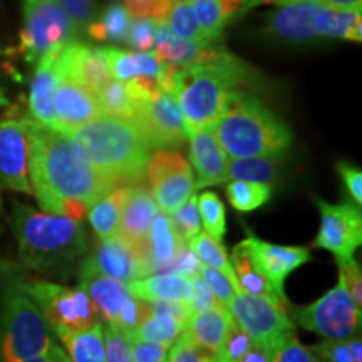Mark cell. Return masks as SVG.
I'll return each instance as SVG.
<instances>
[{
	"label": "cell",
	"instance_id": "cell-9",
	"mask_svg": "<svg viewBox=\"0 0 362 362\" xmlns=\"http://www.w3.org/2000/svg\"><path fill=\"white\" fill-rule=\"evenodd\" d=\"M74 33V22L59 0H24V27L17 51L34 64L45 54L62 51Z\"/></svg>",
	"mask_w": 362,
	"mask_h": 362
},
{
	"label": "cell",
	"instance_id": "cell-27",
	"mask_svg": "<svg viewBox=\"0 0 362 362\" xmlns=\"http://www.w3.org/2000/svg\"><path fill=\"white\" fill-rule=\"evenodd\" d=\"M126 287L131 296L144 302L170 300L187 304L189 297V279L175 274H153L136 279Z\"/></svg>",
	"mask_w": 362,
	"mask_h": 362
},
{
	"label": "cell",
	"instance_id": "cell-58",
	"mask_svg": "<svg viewBox=\"0 0 362 362\" xmlns=\"http://www.w3.org/2000/svg\"><path fill=\"white\" fill-rule=\"evenodd\" d=\"M128 6L129 16L136 17V19H146L149 17V11H151V0H124Z\"/></svg>",
	"mask_w": 362,
	"mask_h": 362
},
{
	"label": "cell",
	"instance_id": "cell-64",
	"mask_svg": "<svg viewBox=\"0 0 362 362\" xmlns=\"http://www.w3.org/2000/svg\"><path fill=\"white\" fill-rule=\"evenodd\" d=\"M2 104H7V99L4 96H0V106H2Z\"/></svg>",
	"mask_w": 362,
	"mask_h": 362
},
{
	"label": "cell",
	"instance_id": "cell-31",
	"mask_svg": "<svg viewBox=\"0 0 362 362\" xmlns=\"http://www.w3.org/2000/svg\"><path fill=\"white\" fill-rule=\"evenodd\" d=\"M57 337L64 344L71 362H106L103 322L83 332H66Z\"/></svg>",
	"mask_w": 362,
	"mask_h": 362
},
{
	"label": "cell",
	"instance_id": "cell-25",
	"mask_svg": "<svg viewBox=\"0 0 362 362\" xmlns=\"http://www.w3.org/2000/svg\"><path fill=\"white\" fill-rule=\"evenodd\" d=\"M232 324L233 317L230 310L225 305L218 304L214 309L192 314L185 332L188 334L193 344H197L198 347H202L203 351L214 357L223 344Z\"/></svg>",
	"mask_w": 362,
	"mask_h": 362
},
{
	"label": "cell",
	"instance_id": "cell-50",
	"mask_svg": "<svg viewBox=\"0 0 362 362\" xmlns=\"http://www.w3.org/2000/svg\"><path fill=\"white\" fill-rule=\"evenodd\" d=\"M339 265V279L346 285L347 292L356 302L357 307H362V272L361 265L354 259L341 262Z\"/></svg>",
	"mask_w": 362,
	"mask_h": 362
},
{
	"label": "cell",
	"instance_id": "cell-20",
	"mask_svg": "<svg viewBox=\"0 0 362 362\" xmlns=\"http://www.w3.org/2000/svg\"><path fill=\"white\" fill-rule=\"evenodd\" d=\"M189 160L197 173L194 189L215 187L226 183V168H228V156L216 141L214 128L194 131L188 136Z\"/></svg>",
	"mask_w": 362,
	"mask_h": 362
},
{
	"label": "cell",
	"instance_id": "cell-38",
	"mask_svg": "<svg viewBox=\"0 0 362 362\" xmlns=\"http://www.w3.org/2000/svg\"><path fill=\"white\" fill-rule=\"evenodd\" d=\"M170 30L176 37L193 40L203 45L210 44L203 37L200 25H198L197 17H194L192 0H176L170 8Z\"/></svg>",
	"mask_w": 362,
	"mask_h": 362
},
{
	"label": "cell",
	"instance_id": "cell-24",
	"mask_svg": "<svg viewBox=\"0 0 362 362\" xmlns=\"http://www.w3.org/2000/svg\"><path fill=\"white\" fill-rule=\"evenodd\" d=\"M183 245L185 242H181L178 235H176L173 225H171L170 215L160 211L153 220L151 226H149L146 242L141 248L148 275L156 274V272H165L166 267L173 262L176 253Z\"/></svg>",
	"mask_w": 362,
	"mask_h": 362
},
{
	"label": "cell",
	"instance_id": "cell-1",
	"mask_svg": "<svg viewBox=\"0 0 362 362\" xmlns=\"http://www.w3.org/2000/svg\"><path fill=\"white\" fill-rule=\"evenodd\" d=\"M29 180L33 194L47 214L64 216L69 203L90 208L116 185L90 166L69 136L33 124Z\"/></svg>",
	"mask_w": 362,
	"mask_h": 362
},
{
	"label": "cell",
	"instance_id": "cell-32",
	"mask_svg": "<svg viewBox=\"0 0 362 362\" xmlns=\"http://www.w3.org/2000/svg\"><path fill=\"white\" fill-rule=\"evenodd\" d=\"M279 158H238L228 161L226 181H252V183H264L272 187L279 175Z\"/></svg>",
	"mask_w": 362,
	"mask_h": 362
},
{
	"label": "cell",
	"instance_id": "cell-43",
	"mask_svg": "<svg viewBox=\"0 0 362 362\" xmlns=\"http://www.w3.org/2000/svg\"><path fill=\"white\" fill-rule=\"evenodd\" d=\"M101 25L106 33V40H124L128 37L129 27H131V16L128 8H124L119 4H112L104 11Z\"/></svg>",
	"mask_w": 362,
	"mask_h": 362
},
{
	"label": "cell",
	"instance_id": "cell-17",
	"mask_svg": "<svg viewBox=\"0 0 362 362\" xmlns=\"http://www.w3.org/2000/svg\"><path fill=\"white\" fill-rule=\"evenodd\" d=\"M84 262H88L99 274L119 280L126 285L136 279L148 277L141 248L126 242L117 233L110 238L99 240L94 252Z\"/></svg>",
	"mask_w": 362,
	"mask_h": 362
},
{
	"label": "cell",
	"instance_id": "cell-35",
	"mask_svg": "<svg viewBox=\"0 0 362 362\" xmlns=\"http://www.w3.org/2000/svg\"><path fill=\"white\" fill-rule=\"evenodd\" d=\"M187 245L189 247V250L194 253V257L200 260L202 265L211 267V269L223 272L226 277L232 280L233 284H237L223 243L216 242V240L211 238L210 235L205 232L203 233L200 232L197 237H193L192 240H189Z\"/></svg>",
	"mask_w": 362,
	"mask_h": 362
},
{
	"label": "cell",
	"instance_id": "cell-53",
	"mask_svg": "<svg viewBox=\"0 0 362 362\" xmlns=\"http://www.w3.org/2000/svg\"><path fill=\"white\" fill-rule=\"evenodd\" d=\"M171 347L131 339V362H168Z\"/></svg>",
	"mask_w": 362,
	"mask_h": 362
},
{
	"label": "cell",
	"instance_id": "cell-3",
	"mask_svg": "<svg viewBox=\"0 0 362 362\" xmlns=\"http://www.w3.org/2000/svg\"><path fill=\"white\" fill-rule=\"evenodd\" d=\"M67 136L86 161L116 187L144 181L151 148L134 119L103 115Z\"/></svg>",
	"mask_w": 362,
	"mask_h": 362
},
{
	"label": "cell",
	"instance_id": "cell-45",
	"mask_svg": "<svg viewBox=\"0 0 362 362\" xmlns=\"http://www.w3.org/2000/svg\"><path fill=\"white\" fill-rule=\"evenodd\" d=\"M198 275H200V277L205 280L208 287L211 288V292H214L216 300H218L221 305L228 307V304L232 302V298L235 296V288H237L238 285L233 284L232 280L226 277L223 272L211 269V267H206V265H202L200 274Z\"/></svg>",
	"mask_w": 362,
	"mask_h": 362
},
{
	"label": "cell",
	"instance_id": "cell-22",
	"mask_svg": "<svg viewBox=\"0 0 362 362\" xmlns=\"http://www.w3.org/2000/svg\"><path fill=\"white\" fill-rule=\"evenodd\" d=\"M158 214H160V208H158L155 198L146 188L144 181L129 185L128 198H126L123 211H121L117 235L123 237L126 242L133 243L134 247L143 248L149 226Z\"/></svg>",
	"mask_w": 362,
	"mask_h": 362
},
{
	"label": "cell",
	"instance_id": "cell-62",
	"mask_svg": "<svg viewBox=\"0 0 362 362\" xmlns=\"http://www.w3.org/2000/svg\"><path fill=\"white\" fill-rule=\"evenodd\" d=\"M269 2H274V4H279V6H282L285 0H245V8L260 6V4H269Z\"/></svg>",
	"mask_w": 362,
	"mask_h": 362
},
{
	"label": "cell",
	"instance_id": "cell-42",
	"mask_svg": "<svg viewBox=\"0 0 362 362\" xmlns=\"http://www.w3.org/2000/svg\"><path fill=\"white\" fill-rule=\"evenodd\" d=\"M274 362H322L310 347L298 341L296 330L280 339L274 351Z\"/></svg>",
	"mask_w": 362,
	"mask_h": 362
},
{
	"label": "cell",
	"instance_id": "cell-4",
	"mask_svg": "<svg viewBox=\"0 0 362 362\" xmlns=\"http://www.w3.org/2000/svg\"><path fill=\"white\" fill-rule=\"evenodd\" d=\"M12 228L22 264L39 272L69 269L88 252L81 221L13 203Z\"/></svg>",
	"mask_w": 362,
	"mask_h": 362
},
{
	"label": "cell",
	"instance_id": "cell-11",
	"mask_svg": "<svg viewBox=\"0 0 362 362\" xmlns=\"http://www.w3.org/2000/svg\"><path fill=\"white\" fill-rule=\"evenodd\" d=\"M226 309L253 342L264 344L274 351L285 334L296 330V324L288 317V307L270 298L252 296L240 287L235 288V296Z\"/></svg>",
	"mask_w": 362,
	"mask_h": 362
},
{
	"label": "cell",
	"instance_id": "cell-61",
	"mask_svg": "<svg viewBox=\"0 0 362 362\" xmlns=\"http://www.w3.org/2000/svg\"><path fill=\"white\" fill-rule=\"evenodd\" d=\"M88 34L96 40H106V33H104V27L101 25V22H93V24H89Z\"/></svg>",
	"mask_w": 362,
	"mask_h": 362
},
{
	"label": "cell",
	"instance_id": "cell-49",
	"mask_svg": "<svg viewBox=\"0 0 362 362\" xmlns=\"http://www.w3.org/2000/svg\"><path fill=\"white\" fill-rule=\"evenodd\" d=\"M155 27L156 22L153 19H136L134 24H131L128 40L133 47L141 52H149L155 47Z\"/></svg>",
	"mask_w": 362,
	"mask_h": 362
},
{
	"label": "cell",
	"instance_id": "cell-33",
	"mask_svg": "<svg viewBox=\"0 0 362 362\" xmlns=\"http://www.w3.org/2000/svg\"><path fill=\"white\" fill-rule=\"evenodd\" d=\"M185 330H187V325L170 319V317L146 315V319L131 334V339L171 347Z\"/></svg>",
	"mask_w": 362,
	"mask_h": 362
},
{
	"label": "cell",
	"instance_id": "cell-16",
	"mask_svg": "<svg viewBox=\"0 0 362 362\" xmlns=\"http://www.w3.org/2000/svg\"><path fill=\"white\" fill-rule=\"evenodd\" d=\"M245 245L250 248L253 259L264 272V275L269 280L275 293L287 302L285 297V280L292 272H296L298 267H302L307 262L312 260L310 250L307 247H287V245H275V243L265 242L253 235L250 230H245Z\"/></svg>",
	"mask_w": 362,
	"mask_h": 362
},
{
	"label": "cell",
	"instance_id": "cell-52",
	"mask_svg": "<svg viewBox=\"0 0 362 362\" xmlns=\"http://www.w3.org/2000/svg\"><path fill=\"white\" fill-rule=\"evenodd\" d=\"M310 349L322 362H357L347 341H322Z\"/></svg>",
	"mask_w": 362,
	"mask_h": 362
},
{
	"label": "cell",
	"instance_id": "cell-2",
	"mask_svg": "<svg viewBox=\"0 0 362 362\" xmlns=\"http://www.w3.org/2000/svg\"><path fill=\"white\" fill-rule=\"evenodd\" d=\"M248 83V69L223 49L206 45L194 66L180 67L175 98L188 136L214 128L240 84Z\"/></svg>",
	"mask_w": 362,
	"mask_h": 362
},
{
	"label": "cell",
	"instance_id": "cell-37",
	"mask_svg": "<svg viewBox=\"0 0 362 362\" xmlns=\"http://www.w3.org/2000/svg\"><path fill=\"white\" fill-rule=\"evenodd\" d=\"M198 214H200L202 225L205 233L210 235L216 242L223 243L226 232L225 205L220 197L214 192H205L198 198Z\"/></svg>",
	"mask_w": 362,
	"mask_h": 362
},
{
	"label": "cell",
	"instance_id": "cell-39",
	"mask_svg": "<svg viewBox=\"0 0 362 362\" xmlns=\"http://www.w3.org/2000/svg\"><path fill=\"white\" fill-rule=\"evenodd\" d=\"M192 7L206 42H214L221 35L225 19L216 0H192Z\"/></svg>",
	"mask_w": 362,
	"mask_h": 362
},
{
	"label": "cell",
	"instance_id": "cell-40",
	"mask_svg": "<svg viewBox=\"0 0 362 362\" xmlns=\"http://www.w3.org/2000/svg\"><path fill=\"white\" fill-rule=\"evenodd\" d=\"M176 235L181 242L188 243L193 237L202 232V218L198 214V198L192 194L173 215H170Z\"/></svg>",
	"mask_w": 362,
	"mask_h": 362
},
{
	"label": "cell",
	"instance_id": "cell-60",
	"mask_svg": "<svg viewBox=\"0 0 362 362\" xmlns=\"http://www.w3.org/2000/svg\"><path fill=\"white\" fill-rule=\"evenodd\" d=\"M47 357H49V362H71L67 352L64 349H61V347L54 342H52L51 349H49V352H47Z\"/></svg>",
	"mask_w": 362,
	"mask_h": 362
},
{
	"label": "cell",
	"instance_id": "cell-10",
	"mask_svg": "<svg viewBox=\"0 0 362 362\" xmlns=\"http://www.w3.org/2000/svg\"><path fill=\"white\" fill-rule=\"evenodd\" d=\"M288 312L293 324L297 322L305 330L315 332L317 336L324 337V341H347L359 334L361 329L362 309L352 300L341 279L336 287L315 302L293 307Z\"/></svg>",
	"mask_w": 362,
	"mask_h": 362
},
{
	"label": "cell",
	"instance_id": "cell-23",
	"mask_svg": "<svg viewBox=\"0 0 362 362\" xmlns=\"http://www.w3.org/2000/svg\"><path fill=\"white\" fill-rule=\"evenodd\" d=\"M59 52L45 54L39 59L33 83H30L29 96V110L33 115L30 119L51 129H54V93L62 78Z\"/></svg>",
	"mask_w": 362,
	"mask_h": 362
},
{
	"label": "cell",
	"instance_id": "cell-19",
	"mask_svg": "<svg viewBox=\"0 0 362 362\" xmlns=\"http://www.w3.org/2000/svg\"><path fill=\"white\" fill-rule=\"evenodd\" d=\"M59 66H61L62 76L74 79L76 83L83 84L93 93H96L101 86L111 81L104 49L69 42L59 52Z\"/></svg>",
	"mask_w": 362,
	"mask_h": 362
},
{
	"label": "cell",
	"instance_id": "cell-44",
	"mask_svg": "<svg viewBox=\"0 0 362 362\" xmlns=\"http://www.w3.org/2000/svg\"><path fill=\"white\" fill-rule=\"evenodd\" d=\"M106 362H131V337L119 329L103 324Z\"/></svg>",
	"mask_w": 362,
	"mask_h": 362
},
{
	"label": "cell",
	"instance_id": "cell-6",
	"mask_svg": "<svg viewBox=\"0 0 362 362\" xmlns=\"http://www.w3.org/2000/svg\"><path fill=\"white\" fill-rule=\"evenodd\" d=\"M52 346L51 327L37 304L19 282L4 293L0 315V356L4 362H25L47 356Z\"/></svg>",
	"mask_w": 362,
	"mask_h": 362
},
{
	"label": "cell",
	"instance_id": "cell-30",
	"mask_svg": "<svg viewBox=\"0 0 362 362\" xmlns=\"http://www.w3.org/2000/svg\"><path fill=\"white\" fill-rule=\"evenodd\" d=\"M128 193L129 185L116 187L89 208V223L99 240L110 238L117 233L121 211H123Z\"/></svg>",
	"mask_w": 362,
	"mask_h": 362
},
{
	"label": "cell",
	"instance_id": "cell-15",
	"mask_svg": "<svg viewBox=\"0 0 362 362\" xmlns=\"http://www.w3.org/2000/svg\"><path fill=\"white\" fill-rule=\"evenodd\" d=\"M30 117L0 121V188L33 194L29 180Z\"/></svg>",
	"mask_w": 362,
	"mask_h": 362
},
{
	"label": "cell",
	"instance_id": "cell-7",
	"mask_svg": "<svg viewBox=\"0 0 362 362\" xmlns=\"http://www.w3.org/2000/svg\"><path fill=\"white\" fill-rule=\"evenodd\" d=\"M269 30L275 37L297 44L319 37L361 42V13L334 11L312 0H293L272 13Z\"/></svg>",
	"mask_w": 362,
	"mask_h": 362
},
{
	"label": "cell",
	"instance_id": "cell-57",
	"mask_svg": "<svg viewBox=\"0 0 362 362\" xmlns=\"http://www.w3.org/2000/svg\"><path fill=\"white\" fill-rule=\"evenodd\" d=\"M240 362H274V349L264 344L253 342L252 349L240 359Z\"/></svg>",
	"mask_w": 362,
	"mask_h": 362
},
{
	"label": "cell",
	"instance_id": "cell-14",
	"mask_svg": "<svg viewBox=\"0 0 362 362\" xmlns=\"http://www.w3.org/2000/svg\"><path fill=\"white\" fill-rule=\"evenodd\" d=\"M134 121L151 149H176L188 139L183 116L173 94L158 90L149 99L134 104Z\"/></svg>",
	"mask_w": 362,
	"mask_h": 362
},
{
	"label": "cell",
	"instance_id": "cell-51",
	"mask_svg": "<svg viewBox=\"0 0 362 362\" xmlns=\"http://www.w3.org/2000/svg\"><path fill=\"white\" fill-rule=\"evenodd\" d=\"M200 269H202L200 260L194 257V253L189 250V247L185 243V245L180 248V252L176 253L173 262L166 267L163 274H175V275H181V277L185 279H193L200 274Z\"/></svg>",
	"mask_w": 362,
	"mask_h": 362
},
{
	"label": "cell",
	"instance_id": "cell-21",
	"mask_svg": "<svg viewBox=\"0 0 362 362\" xmlns=\"http://www.w3.org/2000/svg\"><path fill=\"white\" fill-rule=\"evenodd\" d=\"M79 288H83L90 298L106 325L116 327L121 307L131 296L126 284L99 274L88 262H83L79 272Z\"/></svg>",
	"mask_w": 362,
	"mask_h": 362
},
{
	"label": "cell",
	"instance_id": "cell-5",
	"mask_svg": "<svg viewBox=\"0 0 362 362\" xmlns=\"http://www.w3.org/2000/svg\"><path fill=\"white\" fill-rule=\"evenodd\" d=\"M214 134L226 156H282L292 143L288 126L279 119L259 98L235 90L225 112L214 126Z\"/></svg>",
	"mask_w": 362,
	"mask_h": 362
},
{
	"label": "cell",
	"instance_id": "cell-56",
	"mask_svg": "<svg viewBox=\"0 0 362 362\" xmlns=\"http://www.w3.org/2000/svg\"><path fill=\"white\" fill-rule=\"evenodd\" d=\"M291 2H293V0H285L282 6ZM312 2H317L320 4V6L334 8V11L354 12V13H361V8H362V0H312Z\"/></svg>",
	"mask_w": 362,
	"mask_h": 362
},
{
	"label": "cell",
	"instance_id": "cell-63",
	"mask_svg": "<svg viewBox=\"0 0 362 362\" xmlns=\"http://www.w3.org/2000/svg\"><path fill=\"white\" fill-rule=\"evenodd\" d=\"M25 362H49V357H47V356L35 357V359H30V361H25Z\"/></svg>",
	"mask_w": 362,
	"mask_h": 362
},
{
	"label": "cell",
	"instance_id": "cell-54",
	"mask_svg": "<svg viewBox=\"0 0 362 362\" xmlns=\"http://www.w3.org/2000/svg\"><path fill=\"white\" fill-rule=\"evenodd\" d=\"M76 27H88L94 19V0H59Z\"/></svg>",
	"mask_w": 362,
	"mask_h": 362
},
{
	"label": "cell",
	"instance_id": "cell-36",
	"mask_svg": "<svg viewBox=\"0 0 362 362\" xmlns=\"http://www.w3.org/2000/svg\"><path fill=\"white\" fill-rule=\"evenodd\" d=\"M94 94H96L103 115L121 117V119H134L136 106L121 81H107Z\"/></svg>",
	"mask_w": 362,
	"mask_h": 362
},
{
	"label": "cell",
	"instance_id": "cell-34",
	"mask_svg": "<svg viewBox=\"0 0 362 362\" xmlns=\"http://www.w3.org/2000/svg\"><path fill=\"white\" fill-rule=\"evenodd\" d=\"M226 197L235 210L247 214L264 206L272 198V187L252 181H230L226 185Z\"/></svg>",
	"mask_w": 362,
	"mask_h": 362
},
{
	"label": "cell",
	"instance_id": "cell-18",
	"mask_svg": "<svg viewBox=\"0 0 362 362\" xmlns=\"http://www.w3.org/2000/svg\"><path fill=\"white\" fill-rule=\"evenodd\" d=\"M99 116H103V111L96 94L62 76L54 93V129L69 134Z\"/></svg>",
	"mask_w": 362,
	"mask_h": 362
},
{
	"label": "cell",
	"instance_id": "cell-41",
	"mask_svg": "<svg viewBox=\"0 0 362 362\" xmlns=\"http://www.w3.org/2000/svg\"><path fill=\"white\" fill-rule=\"evenodd\" d=\"M252 346L253 339L233 320L223 344L214 356V362H240V359L252 349Z\"/></svg>",
	"mask_w": 362,
	"mask_h": 362
},
{
	"label": "cell",
	"instance_id": "cell-29",
	"mask_svg": "<svg viewBox=\"0 0 362 362\" xmlns=\"http://www.w3.org/2000/svg\"><path fill=\"white\" fill-rule=\"evenodd\" d=\"M155 45V56L161 64H173L178 67L192 66L202 49L205 47V45L200 42H193V40L176 37L165 22H156Z\"/></svg>",
	"mask_w": 362,
	"mask_h": 362
},
{
	"label": "cell",
	"instance_id": "cell-59",
	"mask_svg": "<svg viewBox=\"0 0 362 362\" xmlns=\"http://www.w3.org/2000/svg\"><path fill=\"white\" fill-rule=\"evenodd\" d=\"M216 2H218L221 16H223V19L226 22L232 19L235 13L240 11V6H242L245 0H216Z\"/></svg>",
	"mask_w": 362,
	"mask_h": 362
},
{
	"label": "cell",
	"instance_id": "cell-13",
	"mask_svg": "<svg viewBox=\"0 0 362 362\" xmlns=\"http://www.w3.org/2000/svg\"><path fill=\"white\" fill-rule=\"evenodd\" d=\"M315 203L320 211V228L312 247L334 253L337 264L354 259L362 243L361 208L352 202L330 205L317 198Z\"/></svg>",
	"mask_w": 362,
	"mask_h": 362
},
{
	"label": "cell",
	"instance_id": "cell-12",
	"mask_svg": "<svg viewBox=\"0 0 362 362\" xmlns=\"http://www.w3.org/2000/svg\"><path fill=\"white\" fill-rule=\"evenodd\" d=\"M146 178L161 214L173 215L194 192L189 163L176 149H156L149 156Z\"/></svg>",
	"mask_w": 362,
	"mask_h": 362
},
{
	"label": "cell",
	"instance_id": "cell-46",
	"mask_svg": "<svg viewBox=\"0 0 362 362\" xmlns=\"http://www.w3.org/2000/svg\"><path fill=\"white\" fill-rule=\"evenodd\" d=\"M146 315H148V302L139 300V298L129 296L126 298L123 307H121L116 329H119L121 332L131 337V334L134 332L136 327H138L144 319H146Z\"/></svg>",
	"mask_w": 362,
	"mask_h": 362
},
{
	"label": "cell",
	"instance_id": "cell-8",
	"mask_svg": "<svg viewBox=\"0 0 362 362\" xmlns=\"http://www.w3.org/2000/svg\"><path fill=\"white\" fill-rule=\"evenodd\" d=\"M19 285L37 304L56 336L83 332L101 322V315L83 288H69L47 280H29Z\"/></svg>",
	"mask_w": 362,
	"mask_h": 362
},
{
	"label": "cell",
	"instance_id": "cell-48",
	"mask_svg": "<svg viewBox=\"0 0 362 362\" xmlns=\"http://www.w3.org/2000/svg\"><path fill=\"white\" fill-rule=\"evenodd\" d=\"M220 302L216 300V297L211 292V288L208 287L200 275L189 279V297H188V309L192 314H198V312H205L208 309H214L215 305H218Z\"/></svg>",
	"mask_w": 362,
	"mask_h": 362
},
{
	"label": "cell",
	"instance_id": "cell-55",
	"mask_svg": "<svg viewBox=\"0 0 362 362\" xmlns=\"http://www.w3.org/2000/svg\"><path fill=\"white\" fill-rule=\"evenodd\" d=\"M337 171L341 175L344 181V187H346L347 193L351 194L352 203H356L357 206H361L362 203V173L359 168H356L354 165L349 163H339Z\"/></svg>",
	"mask_w": 362,
	"mask_h": 362
},
{
	"label": "cell",
	"instance_id": "cell-28",
	"mask_svg": "<svg viewBox=\"0 0 362 362\" xmlns=\"http://www.w3.org/2000/svg\"><path fill=\"white\" fill-rule=\"evenodd\" d=\"M111 76L117 81H131L134 78H153L160 74L161 62L155 54L149 52H124L117 49H104Z\"/></svg>",
	"mask_w": 362,
	"mask_h": 362
},
{
	"label": "cell",
	"instance_id": "cell-26",
	"mask_svg": "<svg viewBox=\"0 0 362 362\" xmlns=\"http://www.w3.org/2000/svg\"><path fill=\"white\" fill-rule=\"evenodd\" d=\"M230 265H232L235 280H237V285L242 288L243 292L252 293V296H259L270 298V300L277 302L280 305L288 307V302H284L277 293H275L274 288L264 272L257 264L255 259H253L250 248L245 245V242H240L238 245H235L232 252V259H230Z\"/></svg>",
	"mask_w": 362,
	"mask_h": 362
},
{
	"label": "cell",
	"instance_id": "cell-47",
	"mask_svg": "<svg viewBox=\"0 0 362 362\" xmlns=\"http://www.w3.org/2000/svg\"><path fill=\"white\" fill-rule=\"evenodd\" d=\"M168 362H214V357L193 344L188 334L183 332L171 346Z\"/></svg>",
	"mask_w": 362,
	"mask_h": 362
}]
</instances>
